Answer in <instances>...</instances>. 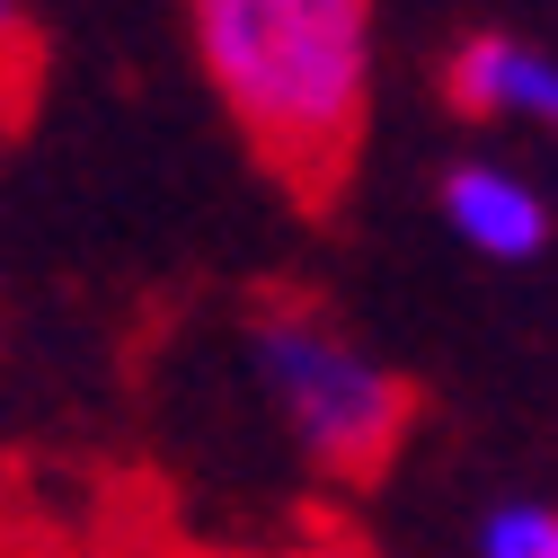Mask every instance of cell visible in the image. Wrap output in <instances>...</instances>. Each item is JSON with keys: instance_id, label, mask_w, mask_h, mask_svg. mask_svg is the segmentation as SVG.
I'll return each mask as SVG.
<instances>
[{"instance_id": "1", "label": "cell", "mask_w": 558, "mask_h": 558, "mask_svg": "<svg viewBox=\"0 0 558 558\" xmlns=\"http://www.w3.org/2000/svg\"><path fill=\"white\" fill-rule=\"evenodd\" d=\"M186 27L240 143L328 204L373 116V0H186Z\"/></svg>"}, {"instance_id": "2", "label": "cell", "mask_w": 558, "mask_h": 558, "mask_svg": "<svg viewBox=\"0 0 558 558\" xmlns=\"http://www.w3.org/2000/svg\"><path fill=\"white\" fill-rule=\"evenodd\" d=\"M248 364H257V390L275 408V426H284L328 478H381L390 452L408 444V416H416L408 373L364 355L337 311L293 302V293L257 302Z\"/></svg>"}, {"instance_id": "3", "label": "cell", "mask_w": 558, "mask_h": 558, "mask_svg": "<svg viewBox=\"0 0 558 558\" xmlns=\"http://www.w3.org/2000/svg\"><path fill=\"white\" fill-rule=\"evenodd\" d=\"M435 204H444L452 240L478 248L487 266H532V257L549 248V231H558L549 195H541L523 169H506V160H452V169L435 178Z\"/></svg>"}, {"instance_id": "4", "label": "cell", "mask_w": 558, "mask_h": 558, "mask_svg": "<svg viewBox=\"0 0 558 558\" xmlns=\"http://www.w3.org/2000/svg\"><path fill=\"white\" fill-rule=\"evenodd\" d=\"M444 98L461 116H487V124H532V133H558V53L549 45H523L506 27H478L452 45L444 62Z\"/></svg>"}, {"instance_id": "5", "label": "cell", "mask_w": 558, "mask_h": 558, "mask_svg": "<svg viewBox=\"0 0 558 558\" xmlns=\"http://www.w3.org/2000/svg\"><path fill=\"white\" fill-rule=\"evenodd\" d=\"M478 558H558V497H506L478 514Z\"/></svg>"}, {"instance_id": "6", "label": "cell", "mask_w": 558, "mask_h": 558, "mask_svg": "<svg viewBox=\"0 0 558 558\" xmlns=\"http://www.w3.org/2000/svg\"><path fill=\"white\" fill-rule=\"evenodd\" d=\"M10 27H19V0H0V36H10Z\"/></svg>"}]
</instances>
